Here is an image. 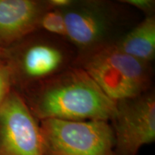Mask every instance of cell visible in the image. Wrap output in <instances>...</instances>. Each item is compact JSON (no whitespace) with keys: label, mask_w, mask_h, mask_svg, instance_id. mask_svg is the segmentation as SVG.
Instances as JSON below:
<instances>
[{"label":"cell","mask_w":155,"mask_h":155,"mask_svg":"<svg viewBox=\"0 0 155 155\" xmlns=\"http://www.w3.org/2000/svg\"><path fill=\"white\" fill-rule=\"evenodd\" d=\"M75 63L116 103L140 96L150 88V64L127 55L114 43L81 53Z\"/></svg>","instance_id":"7a4b0ae2"},{"label":"cell","mask_w":155,"mask_h":155,"mask_svg":"<svg viewBox=\"0 0 155 155\" xmlns=\"http://www.w3.org/2000/svg\"><path fill=\"white\" fill-rule=\"evenodd\" d=\"M67 39L81 53L107 44L106 38L112 27V15L100 1L75 2L63 10Z\"/></svg>","instance_id":"52a82bcc"},{"label":"cell","mask_w":155,"mask_h":155,"mask_svg":"<svg viewBox=\"0 0 155 155\" xmlns=\"http://www.w3.org/2000/svg\"><path fill=\"white\" fill-rule=\"evenodd\" d=\"M25 91L28 96L24 98L40 121L54 119L109 122L116 112V103L77 65Z\"/></svg>","instance_id":"6da1fadb"},{"label":"cell","mask_w":155,"mask_h":155,"mask_svg":"<svg viewBox=\"0 0 155 155\" xmlns=\"http://www.w3.org/2000/svg\"><path fill=\"white\" fill-rule=\"evenodd\" d=\"M9 50L15 86L25 90L63 71L72 61L66 46L48 38H28Z\"/></svg>","instance_id":"277c9868"},{"label":"cell","mask_w":155,"mask_h":155,"mask_svg":"<svg viewBox=\"0 0 155 155\" xmlns=\"http://www.w3.org/2000/svg\"><path fill=\"white\" fill-rule=\"evenodd\" d=\"M121 2L127 4L135 8L140 9L141 11L146 13L147 16L154 15L152 14L155 6V2L154 0H124L121 1Z\"/></svg>","instance_id":"7c38bea8"},{"label":"cell","mask_w":155,"mask_h":155,"mask_svg":"<svg viewBox=\"0 0 155 155\" xmlns=\"http://www.w3.org/2000/svg\"><path fill=\"white\" fill-rule=\"evenodd\" d=\"M10 60V50L0 47V62L9 63Z\"/></svg>","instance_id":"5bb4252c"},{"label":"cell","mask_w":155,"mask_h":155,"mask_svg":"<svg viewBox=\"0 0 155 155\" xmlns=\"http://www.w3.org/2000/svg\"><path fill=\"white\" fill-rule=\"evenodd\" d=\"M114 155H137L143 146L155 141V96L148 91L140 96L116 103L111 121Z\"/></svg>","instance_id":"5b68a950"},{"label":"cell","mask_w":155,"mask_h":155,"mask_svg":"<svg viewBox=\"0 0 155 155\" xmlns=\"http://www.w3.org/2000/svg\"><path fill=\"white\" fill-rule=\"evenodd\" d=\"M114 45L127 55L151 64L155 57L154 15L147 16Z\"/></svg>","instance_id":"9c48e42d"},{"label":"cell","mask_w":155,"mask_h":155,"mask_svg":"<svg viewBox=\"0 0 155 155\" xmlns=\"http://www.w3.org/2000/svg\"><path fill=\"white\" fill-rule=\"evenodd\" d=\"M73 2L74 1L73 0H48V1H45L48 8L60 9V10H63V9L68 8L73 5Z\"/></svg>","instance_id":"4fadbf2b"},{"label":"cell","mask_w":155,"mask_h":155,"mask_svg":"<svg viewBox=\"0 0 155 155\" xmlns=\"http://www.w3.org/2000/svg\"><path fill=\"white\" fill-rule=\"evenodd\" d=\"M39 29L54 35L67 38L66 25L63 10L51 8L46 9L40 19Z\"/></svg>","instance_id":"30bf717a"},{"label":"cell","mask_w":155,"mask_h":155,"mask_svg":"<svg viewBox=\"0 0 155 155\" xmlns=\"http://www.w3.org/2000/svg\"><path fill=\"white\" fill-rule=\"evenodd\" d=\"M0 155H44L40 122L14 88L0 105Z\"/></svg>","instance_id":"8992f818"},{"label":"cell","mask_w":155,"mask_h":155,"mask_svg":"<svg viewBox=\"0 0 155 155\" xmlns=\"http://www.w3.org/2000/svg\"><path fill=\"white\" fill-rule=\"evenodd\" d=\"M15 86L12 69L9 63L0 62V105Z\"/></svg>","instance_id":"8fae6325"},{"label":"cell","mask_w":155,"mask_h":155,"mask_svg":"<svg viewBox=\"0 0 155 155\" xmlns=\"http://www.w3.org/2000/svg\"><path fill=\"white\" fill-rule=\"evenodd\" d=\"M44 155H114V135L106 121H40Z\"/></svg>","instance_id":"3957f363"},{"label":"cell","mask_w":155,"mask_h":155,"mask_svg":"<svg viewBox=\"0 0 155 155\" xmlns=\"http://www.w3.org/2000/svg\"><path fill=\"white\" fill-rule=\"evenodd\" d=\"M45 1L0 0V47L9 49L39 30Z\"/></svg>","instance_id":"ba28073f"}]
</instances>
